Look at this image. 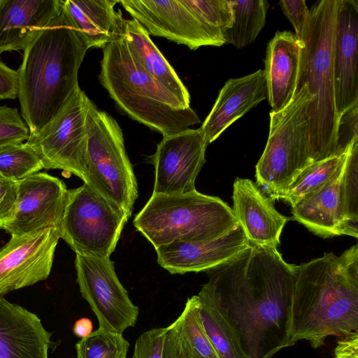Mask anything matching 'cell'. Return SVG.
I'll use <instances>...</instances> for the list:
<instances>
[{
  "mask_svg": "<svg viewBox=\"0 0 358 358\" xmlns=\"http://www.w3.org/2000/svg\"><path fill=\"white\" fill-rule=\"evenodd\" d=\"M301 45L294 34L277 31L269 41L265 58L268 101L278 111L291 101L296 85Z\"/></svg>",
  "mask_w": 358,
  "mask_h": 358,
  "instance_id": "obj_23",
  "label": "cell"
},
{
  "mask_svg": "<svg viewBox=\"0 0 358 358\" xmlns=\"http://www.w3.org/2000/svg\"><path fill=\"white\" fill-rule=\"evenodd\" d=\"M102 50L99 80L117 106L131 119L163 136L182 132L201 122L191 107H185L143 68L121 27Z\"/></svg>",
  "mask_w": 358,
  "mask_h": 358,
  "instance_id": "obj_4",
  "label": "cell"
},
{
  "mask_svg": "<svg viewBox=\"0 0 358 358\" xmlns=\"http://www.w3.org/2000/svg\"><path fill=\"white\" fill-rule=\"evenodd\" d=\"M43 169L41 159L26 142L0 150V174L20 181Z\"/></svg>",
  "mask_w": 358,
  "mask_h": 358,
  "instance_id": "obj_31",
  "label": "cell"
},
{
  "mask_svg": "<svg viewBox=\"0 0 358 358\" xmlns=\"http://www.w3.org/2000/svg\"><path fill=\"white\" fill-rule=\"evenodd\" d=\"M279 4L283 13L293 25L295 36L303 48V38L308 25L310 10L305 0H281Z\"/></svg>",
  "mask_w": 358,
  "mask_h": 358,
  "instance_id": "obj_36",
  "label": "cell"
},
{
  "mask_svg": "<svg viewBox=\"0 0 358 358\" xmlns=\"http://www.w3.org/2000/svg\"><path fill=\"white\" fill-rule=\"evenodd\" d=\"M229 3L233 22L224 40L239 49L253 43L264 28L269 3L266 0H229Z\"/></svg>",
  "mask_w": 358,
  "mask_h": 358,
  "instance_id": "obj_28",
  "label": "cell"
},
{
  "mask_svg": "<svg viewBox=\"0 0 358 358\" xmlns=\"http://www.w3.org/2000/svg\"><path fill=\"white\" fill-rule=\"evenodd\" d=\"M18 182L0 174V229L13 217L17 196Z\"/></svg>",
  "mask_w": 358,
  "mask_h": 358,
  "instance_id": "obj_37",
  "label": "cell"
},
{
  "mask_svg": "<svg viewBox=\"0 0 358 358\" xmlns=\"http://www.w3.org/2000/svg\"><path fill=\"white\" fill-rule=\"evenodd\" d=\"M86 181L128 218L138 197V185L117 121L89 99L87 114Z\"/></svg>",
  "mask_w": 358,
  "mask_h": 358,
  "instance_id": "obj_9",
  "label": "cell"
},
{
  "mask_svg": "<svg viewBox=\"0 0 358 358\" xmlns=\"http://www.w3.org/2000/svg\"><path fill=\"white\" fill-rule=\"evenodd\" d=\"M350 148L341 155L313 162L303 169L287 187L268 199L271 201L282 200L291 206H294L323 186L340 171L347 159Z\"/></svg>",
  "mask_w": 358,
  "mask_h": 358,
  "instance_id": "obj_27",
  "label": "cell"
},
{
  "mask_svg": "<svg viewBox=\"0 0 358 358\" xmlns=\"http://www.w3.org/2000/svg\"><path fill=\"white\" fill-rule=\"evenodd\" d=\"M312 96L304 85L288 104L270 113L267 143L255 167L257 183L268 198L287 187L314 162L310 157L308 108Z\"/></svg>",
  "mask_w": 358,
  "mask_h": 358,
  "instance_id": "obj_8",
  "label": "cell"
},
{
  "mask_svg": "<svg viewBox=\"0 0 358 358\" xmlns=\"http://www.w3.org/2000/svg\"><path fill=\"white\" fill-rule=\"evenodd\" d=\"M29 129L16 108L0 106V150L23 143Z\"/></svg>",
  "mask_w": 358,
  "mask_h": 358,
  "instance_id": "obj_32",
  "label": "cell"
},
{
  "mask_svg": "<svg viewBox=\"0 0 358 358\" xmlns=\"http://www.w3.org/2000/svg\"><path fill=\"white\" fill-rule=\"evenodd\" d=\"M89 98L78 85L66 103L26 143L36 152L43 169H62L86 181L87 114Z\"/></svg>",
  "mask_w": 358,
  "mask_h": 358,
  "instance_id": "obj_12",
  "label": "cell"
},
{
  "mask_svg": "<svg viewBox=\"0 0 358 358\" xmlns=\"http://www.w3.org/2000/svg\"><path fill=\"white\" fill-rule=\"evenodd\" d=\"M128 217L88 185L69 189L59 227L76 255L104 257L115 250Z\"/></svg>",
  "mask_w": 358,
  "mask_h": 358,
  "instance_id": "obj_11",
  "label": "cell"
},
{
  "mask_svg": "<svg viewBox=\"0 0 358 358\" xmlns=\"http://www.w3.org/2000/svg\"><path fill=\"white\" fill-rule=\"evenodd\" d=\"M63 0H0V55L24 50L62 12Z\"/></svg>",
  "mask_w": 358,
  "mask_h": 358,
  "instance_id": "obj_22",
  "label": "cell"
},
{
  "mask_svg": "<svg viewBox=\"0 0 358 358\" xmlns=\"http://www.w3.org/2000/svg\"><path fill=\"white\" fill-rule=\"evenodd\" d=\"M203 285L237 334L248 358H273L288 347L295 265L276 248L250 244L209 270Z\"/></svg>",
  "mask_w": 358,
  "mask_h": 358,
  "instance_id": "obj_1",
  "label": "cell"
},
{
  "mask_svg": "<svg viewBox=\"0 0 358 358\" xmlns=\"http://www.w3.org/2000/svg\"><path fill=\"white\" fill-rule=\"evenodd\" d=\"M77 282L80 294L99 322V328L122 334L134 327L138 308L119 280L110 257L76 255Z\"/></svg>",
  "mask_w": 358,
  "mask_h": 358,
  "instance_id": "obj_13",
  "label": "cell"
},
{
  "mask_svg": "<svg viewBox=\"0 0 358 358\" xmlns=\"http://www.w3.org/2000/svg\"><path fill=\"white\" fill-rule=\"evenodd\" d=\"M51 334L36 314L0 296V358H48Z\"/></svg>",
  "mask_w": 358,
  "mask_h": 358,
  "instance_id": "obj_21",
  "label": "cell"
},
{
  "mask_svg": "<svg viewBox=\"0 0 358 358\" xmlns=\"http://www.w3.org/2000/svg\"><path fill=\"white\" fill-rule=\"evenodd\" d=\"M68 191L63 180L46 173L18 181L15 214L3 229L13 236L59 229Z\"/></svg>",
  "mask_w": 358,
  "mask_h": 358,
  "instance_id": "obj_16",
  "label": "cell"
},
{
  "mask_svg": "<svg viewBox=\"0 0 358 358\" xmlns=\"http://www.w3.org/2000/svg\"><path fill=\"white\" fill-rule=\"evenodd\" d=\"M197 296L204 327L220 358H248L237 334L211 294L203 286Z\"/></svg>",
  "mask_w": 358,
  "mask_h": 358,
  "instance_id": "obj_26",
  "label": "cell"
},
{
  "mask_svg": "<svg viewBox=\"0 0 358 358\" xmlns=\"http://www.w3.org/2000/svg\"><path fill=\"white\" fill-rule=\"evenodd\" d=\"M92 330V322L90 319L86 317L78 320L73 327V334L80 338L88 336L93 331Z\"/></svg>",
  "mask_w": 358,
  "mask_h": 358,
  "instance_id": "obj_40",
  "label": "cell"
},
{
  "mask_svg": "<svg viewBox=\"0 0 358 358\" xmlns=\"http://www.w3.org/2000/svg\"><path fill=\"white\" fill-rule=\"evenodd\" d=\"M232 199L233 212L250 243L277 248L289 218L250 179H236Z\"/></svg>",
  "mask_w": 358,
  "mask_h": 358,
  "instance_id": "obj_19",
  "label": "cell"
},
{
  "mask_svg": "<svg viewBox=\"0 0 358 358\" xmlns=\"http://www.w3.org/2000/svg\"><path fill=\"white\" fill-rule=\"evenodd\" d=\"M293 219L324 238H358V140L340 171L292 206Z\"/></svg>",
  "mask_w": 358,
  "mask_h": 358,
  "instance_id": "obj_10",
  "label": "cell"
},
{
  "mask_svg": "<svg viewBox=\"0 0 358 358\" xmlns=\"http://www.w3.org/2000/svg\"><path fill=\"white\" fill-rule=\"evenodd\" d=\"M150 36L196 50L225 44L233 17L229 0H120Z\"/></svg>",
  "mask_w": 358,
  "mask_h": 358,
  "instance_id": "obj_7",
  "label": "cell"
},
{
  "mask_svg": "<svg viewBox=\"0 0 358 358\" xmlns=\"http://www.w3.org/2000/svg\"><path fill=\"white\" fill-rule=\"evenodd\" d=\"M117 0H65L66 13L88 49L103 48L119 32L122 11L115 10Z\"/></svg>",
  "mask_w": 358,
  "mask_h": 358,
  "instance_id": "obj_24",
  "label": "cell"
},
{
  "mask_svg": "<svg viewBox=\"0 0 358 358\" xmlns=\"http://www.w3.org/2000/svg\"><path fill=\"white\" fill-rule=\"evenodd\" d=\"M241 227L203 242L173 241L156 250L157 263L171 274L209 271L224 264L250 246Z\"/></svg>",
  "mask_w": 358,
  "mask_h": 358,
  "instance_id": "obj_17",
  "label": "cell"
},
{
  "mask_svg": "<svg viewBox=\"0 0 358 358\" xmlns=\"http://www.w3.org/2000/svg\"><path fill=\"white\" fill-rule=\"evenodd\" d=\"M207 146L199 128L163 136L152 157L155 171L152 194L195 191L196 178L206 162Z\"/></svg>",
  "mask_w": 358,
  "mask_h": 358,
  "instance_id": "obj_15",
  "label": "cell"
},
{
  "mask_svg": "<svg viewBox=\"0 0 358 358\" xmlns=\"http://www.w3.org/2000/svg\"><path fill=\"white\" fill-rule=\"evenodd\" d=\"M164 358H198L184 334L180 316L168 326Z\"/></svg>",
  "mask_w": 358,
  "mask_h": 358,
  "instance_id": "obj_35",
  "label": "cell"
},
{
  "mask_svg": "<svg viewBox=\"0 0 358 358\" xmlns=\"http://www.w3.org/2000/svg\"><path fill=\"white\" fill-rule=\"evenodd\" d=\"M334 355L335 358H358V330L340 338Z\"/></svg>",
  "mask_w": 358,
  "mask_h": 358,
  "instance_id": "obj_39",
  "label": "cell"
},
{
  "mask_svg": "<svg viewBox=\"0 0 358 358\" xmlns=\"http://www.w3.org/2000/svg\"><path fill=\"white\" fill-rule=\"evenodd\" d=\"M167 327L154 328L136 339L131 358H164Z\"/></svg>",
  "mask_w": 358,
  "mask_h": 358,
  "instance_id": "obj_33",
  "label": "cell"
},
{
  "mask_svg": "<svg viewBox=\"0 0 358 358\" xmlns=\"http://www.w3.org/2000/svg\"><path fill=\"white\" fill-rule=\"evenodd\" d=\"M338 0L316 1L309 10L301 48L294 91L306 86L312 96L308 108L310 157L313 162L339 155L338 115L335 103L334 41Z\"/></svg>",
  "mask_w": 358,
  "mask_h": 358,
  "instance_id": "obj_5",
  "label": "cell"
},
{
  "mask_svg": "<svg viewBox=\"0 0 358 358\" xmlns=\"http://www.w3.org/2000/svg\"><path fill=\"white\" fill-rule=\"evenodd\" d=\"M267 96L266 78L263 69L228 80L199 127L208 145Z\"/></svg>",
  "mask_w": 358,
  "mask_h": 358,
  "instance_id": "obj_20",
  "label": "cell"
},
{
  "mask_svg": "<svg viewBox=\"0 0 358 358\" xmlns=\"http://www.w3.org/2000/svg\"><path fill=\"white\" fill-rule=\"evenodd\" d=\"M288 347L299 341L314 349L329 336L358 330V245L295 265Z\"/></svg>",
  "mask_w": 358,
  "mask_h": 358,
  "instance_id": "obj_2",
  "label": "cell"
},
{
  "mask_svg": "<svg viewBox=\"0 0 358 358\" xmlns=\"http://www.w3.org/2000/svg\"><path fill=\"white\" fill-rule=\"evenodd\" d=\"M358 1L338 0L334 41L335 103L338 116L358 101Z\"/></svg>",
  "mask_w": 358,
  "mask_h": 358,
  "instance_id": "obj_18",
  "label": "cell"
},
{
  "mask_svg": "<svg viewBox=\"0 0 358 358\" xmlns=\"http://www.w3.org/2000/svg\"><path fill=\"white\" fill-rule=\"evenodd\" d=\"M129 342L122 334L98 328L76 343L77 358H127Z\"/></svg>",
  "mask_w": 358,
  "mask_h": 358,
  "instance_id": "obj_29",
  "label": "cell"
},
{
  "mask_svg": "<svg viewBox=\"0 0 358 358\" xmlns=\"http://www.w3.org/2000/svg\"><path fill=\"white\" fill-rule=\"evenodd\" d=\"M180 317L184 334L198 358H220L204 327L197 295L187 299Z\"/></svg>",
  "mask_w": 358,
  "mask_h": 358,
  "instance_id": "obj_30",
  "label": "cell"
},
{
  "mask_svg": "<svg viewBox=\"0 0 358 358\" xmlns=\"http://www.w3.org/2000/svg\"><path fill=\"white\" fill-rule=\"evenodd\" d=\"M121 28L131 52L143 68L185 107H190L187 88L145 28L134 18H123Z\"/></svg>",
  "mask_w": 358,
  "mask_h": 358,
  "instance_id": "obj_25",
  "label": "cell"
},
{
  "mask_svg": "<svg viewBox=\"0 0 358 358\" xmlns=\"http://www.w3.org/2000/svg\"><path fill=\"white\" fill-rule=\"evenodd\" d=\"M358 101L345 110L338 117L336 129V148L338 155L346 152L358 140Z\"/></svg>",
  "mask_w": 358,
  "mask_h": 358,
  "instance_id": "obj_34",
  "label": "cell"
},
{
  "mask_svg": "<svg viewBox=\"0 0 358 358\" xmlns=\"http://www.w3.org/2000/svg\"><path fill=\"white\" fill-rule=\"evenodd\" d=\"M133 224L155 249L173 241L213 240L238 226L232 208L224 201L196 190L152 194Z\"/></svg>",
  "mask_w": 358,
  "mask_h": 358,
  "instance_id": "obj_6",
  "label": "cell"
},
{
  "mask_svg": "<svg viewBox=\"0 0 358 358\" xmlns=\"http://www.w3.org/2000/svg\"><path fill=\"white\" fill-rule=\"evenodd\" d=\"M17 97V71L0 61V100Z\"/></svg>",
  "mask_w": 358,
  "mask_h": 358,
  "instance_id": "obj_38",
  "label": "cell"
},
{
  "mask_svg": "<svg viewBox=\"0 0 358 358\" xmlns=\"http://www.w3.org/2000/svg\"><path fill=\"white\" fill-rule=\"evenodd\" d=\"M88 50L62 8L23 50L17 71V98L30 133L50 121L78 85V71Z\"/></svg>",
  "mask_w": 358,
  "mask_h": 358,
  "instance_id": "obj_3",
  "label": "cell"
},
{
  "mask_svg": "<svg viewBox=\"0 0 358 358\" xmlns=\"http://www.w3.org/2000/svg\"><path fill=\"white\" fill-rule=\"evenodd\" d=\"M59 238L57 228L11 236L0 248V296L46 280Z\"/></svg>",
  "mask_w": 358,
  "mask_h": 358,
  "instance_id": "obj_14",
  "label": "cell"
}]
</instances>
